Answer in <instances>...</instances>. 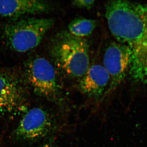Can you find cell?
Instances as JSON below:
<instances>
[{
	"instance_id": "1",
	"label": "cell",
	"mask_w": 147,
	"mask_h": 147,
	"mask_svg": "<svg viewBox=\"0 0 147 147\" xmlns=\"http://www.w3.org/2000/svg\"><path fill=\"white\" fill-rule=\"evenodd\" d=\"M105 17L113 36L130 50L131 75L136 81L147 84V3L108 1Z\"/></svg>"
},
{
	"instance_id": "2",
	"label": "cell",
	"mask_w": 147,
	"mask_h": 147,
	"mask_svg": "<svg viewBox=\"0 0 147 147\" xmlns=\"http://www.w3.org/2000/svg\"><path fill=\"white\" fill-rule=\"evenodd\" d=\"M50 54L55 65L64 75L81 79L90 66L89 45L87 40L62 31L53 38Z\"/></svg>"
},
{
	"instance_id": "3",
	"label": "cell",
	"mask_w": 147,
	"mask_h": 147,
	"mask_svg": "<svg viewBox=\"0 0 147 147\" xmlns=\"http://www.w3.org/2000/svg\"><path fill=\"white\" fill-rule=\"evenodd\" d=\"M54 23L53 18L28 17L16 19L5 25L3 30V39L11 50L25 53L38 46Z\"/></svg>"
},
{
	"instance_id": "4",
	"label": "cell",
	"mask_w": 147,
	"mask_h": 147,
	"mask_svg": "<svg viewBox=\"0 0 147 147\" xmlns=\"http://www.w3.org/2000/svg\"><path fill=\"white\" fill-rule=\"evenodd\" d=\"M25 75L37 94L51 99L59 94L60 88L56 69L45 58L37 57L29 60L25 65Z\"/></svg>"
},
{
	"instance_id": "5",
	"label": "cell",
	"mask_w": 147,
	"mask_h": 147,
	"mask_svg": "<svg viewBox=\"0 0 147 147\" xmlns=\"http://www.w3.org/2000/svg\"><path fill=\"white\" fill-rule=\"evenodd\" d=\"M131 53L126 45L120 42H111L105 48L103 65L110 77L107 92L112 91L121 84L129 71Z\"/></svg>"
},
{
	"instance_id": "6",
	"label": "cell",
	"mask_w": 147,
	"mask_h": 147,
	"mask_svg": "<svg viewBox=\"0 0 147 147\" xmlns=\"http://www.w3.org/2000/svg\"><path fill=\"white\" fill-rule=\"evenodd\" d=\"M26 98L19 76L13 72L0 71V114L20 111L24 108Z\"/></svg>"
},
{
	"instance_id": "7",
	"label": "cell",
	"mask_w": 147,
	"mask_h": 147,
	"mask_svg": "<svg viewBox=\"0 0 147 147\" xmlns=\"http://www.w3.org/2000/svg\"><path fill=\"white\" fill-rule=\"evenodd\" d=\"M53 126V121L47 112L42 108H33L23 116L15 130V134L24 140H36L47 136Z\"/></svg>"
},
{
	"instance_id": "8",
	"label": "cell",
	"mask_w": 147,
	"mask_h": 147,
	"mask_svg": "<svg viewBox=\"0 0 147 147\" xmlns=\"http://www.w3.org/2000/svg\"><path fill=\"white\" fill-rule=\"evenodd\" d=\"M110 83L108 71L103 65L96 64L90 65L80 79L79 87L81 91L88 96L99 97L104 93Z\"/></svg>"
},
{
	"instance_id": "9",
	"label": "cell",
	"mask_w": 147,
	"mask_h": 147,
	"mask_svg": "<svg viewBox=\"0 0 147 147\" xmlns=\"http://www.w3.org/2000/svg\"><path fill=\"white\" fill-rule=\"evenodd\" d=\"M50 9V4L45 1H0V15L15 20L26 15L47 12Z\"/></svg>"
},
{
	"instance_id": "10",
	"label": "cell",
	"mask_w": 147,
	"mask_h": 147,
	"mask_svg": "<svg viewBox=\"0 0 147 147\" xmlns=\"http://www.w3.org/2000/svg\"><path fill=\"white\" fill-rule=\"evenodd\" d=\"M97 24V21L93 19L77 17L69 24L68 32L74 36L84 38L92 34Z\"/></svg>"
},
{
	"instance_id": "11",
	"label": "cell",
	"mask_w": 147,
	"mask_h": 147,
	"mask_svg": "<svg viewBox=\"0 0 147 147\" xmlns=\"http://www.w3.org/2000/svg\"><path fill=\"white\" fill-rule=\"evenodd\" d=\"M95 1L93 0H76L72 1V5L81 9H90L94 6Z\"/></svg>"
},
{
	"instance_id": "12",
	"label": "cell",
	"mask_w": 147,
	"mask_h": 147,
	"mask_svg": "<svg viewBox=\"0 0 147 147\" xmlns=\"http://www.w3.org/2000/svg\"><path fill=\"white\" fill-rule=\"evenodd\" d=\"M43 147H51L49 146H45Z\"/></svg>"
}]
</instances>
